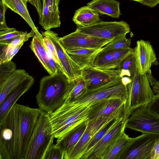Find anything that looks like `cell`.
Returning <instances> with one entry per match:
<instances>
[{"label": "cell", "instance_id": "4", "mask_svg": "<svg viewBox=\"0 0 159 159\" xmlns=\"http://www.w3.org/2000/svg\"><path fill=\"white\" fill-rule=\"evenodd\" d=\"M142 75L138 71L127 85V97L125 106L124 118L127 121L135 110L148 106L154 98V94L150 87L149 75Z\"/></svg>", "mask_w": 159, "mask_h": 159}, {"label": "cell", "instance_id": "17", "mask_svg": "<svg viewBox=\"0 0 159 159\" xmlns=\"http://www.w3.org/2000/svg\"><path fill=\"white\" fill-rule=\"evenodd\" d=\"M34 81V78L29 75L10 92L0 105V121L5 117L19 98L29 90Z\"/></svg>", "mask_w": 159, "mask_h": 159}, {"label": "cell", "instance_id": "20", "mask_svg": "<svg viewBox=\"0 0 159 159\" xmlns=\"http://www.w3.org/2000/svg\"><path fill=\"white\" fill-rule=\"evenodd\" d=\"M102 49V48H85L66 52L71 58L83 70L93 66L95 57Z\"/></svg>", "mask_w": 159, "mask_h": 159}, {"label": "cell", "instance_id": "14", "mask_svg": "<svg viewBox=\"0 0 159 159\" xmlns=\"http://www.w3.org/2000/svg\"><path fill=\"white\" fill-rule=\"evenodd\" d=\"M126 121L124 117L117 119L114 125L101 139L84 154L81 159H99L105 148L123 130L125 129Z\"/></svg>", "mask_w": 159, "mask_h": 159}, {"label": "cell", "instance_id": "34", "mask_svg": "<svg viewBox=\"0 0 159 159\" xmlns=\"http://www.w3.org/2000/svg\"><path fill=\"white\" fill-rule=\"evenodd\" d=\"M43 44L46 49L51 54L52 57L58 65L60 70L64 73L58 57L55 47L52 40L46 36H43Z\"/></svg>", "mask_w": 159, "mask_h": 159}, {"label": "cell", "instance_id": "26", "mask_svg": "<svg viewBox=\"0 0 159 159\" xmlns=\"http://www.w3.org/2000/svg\"><path fill=\"white\" fill-rule=\"evenodd\" d=\"M30 47L44 68L50 75L53 74L49 62L47 51L36 35L33 36Z\"/></svg>", "mask_w": 159, "mask_h": 159}, {"label": "cell", "instance_id": "16", "mask_svg": "<svg viewBox=\"0 0 159 159\" xmlns=\"http://www.w3.org/2000/svg\"><path fill=\"white\" fill-rule=\"evenodd\" d=\"M60 0H44L39 23L45 30L60 27L61 22L59 5Z\"/></svg>", "mask_w": 159, "mask_h": 159}, {"label": "cell", "instance_id": "3", "mask_svg": "<svg viewBox=\"0 0 159 159\" xmlns=\"http://www.w3.org/2000/svg\"><path fill=\"white\" fill-rule=\"evenodd\" d=\"M0 159H19L20 134L16 103L0 121Z\"/></svg>", "mask_w": 159, "mask_h": 159}, {"label": "cell", "instance_id": "11", "mask_svg": "<svg viewBox=\"0 0 159 159\" xmlns=\"http://www.w3.org/2000/svg\"><path fill=\"white\" fill-rule=\"evenodd\" d=\"M43 36L49 37L53 43L64 73L70 80L81 75L82 70L69 57L59 40L58 34L50 30L41 31Z\"/></svg>", "mask_w": 159, "mask_h": 159}, {"label": "cell", "instance_id": "19", "mask_svg": "<svg viewBox=\"0 0 159 159\" xmlns=\"http://www.w3.org/2000/svg\"><path fill=\"white\" fill-rule=\"evenodd\" d=\"M4 4L12 11L20 16L26 22L43 43V37L38 31L29 12L26 0H1Z\"/></svg>", "mask_w": 159, "mask_h": 159}, {"label": "cell", "instance_id": "31", "mask_svg": "<svg viewBox=\"0 0 159 159\" xmlns=\"http://www.w3.org/2000/svg\"><path fill=\"white\" fill-rule=\"evenodd\" d=\"M16 30L14 28H9L0 30V45H7L17 37L27 33Z\"/></svg>", "mask_w": 159, "mask_h": 159}, {"label": "cell", "instance_id": "25", "mask_svg": "<svg viewBox=\"0 0 159 159\" xmlns=\"http://www.w3.org/2000/svg\"><path fill=\"white\" fill-rule=\"evenodd\" d=\"M116 69L118 70L120 76L122 78H130L138 71L135 48L122 60Z\"/></svg>", "mask_w": 159, "mask_h": 159}, {"label": "cell", "instance_id": "44", "mask_svg": "<svg viewBox=\"0 0 159 159\" xmlns=\"http://www.w3.org/2000/svg\"><path fill=\"white\" fill-rule=\"evenodd\" d=\"M42 0V2H43L44 1V0Z\"/></svg>", "mask_w": 159, "mask_h": 159}, {"label": "cell", "instance_id": "10", "mask_svg": "<svg viewBox=\"0 0 159 159\" xmlns=\"http://www.w3.org/2000/svg\"><path fill=\"white\" fill-rule=\"evenodd\" d=\"M59 40L66 51L85 49H100L112 40L92 36L75 31L63 37Z\"/></svg>", "mask_w": 159, "mask_h": 159}, {"label": "cell", "instance_id": "23", "mask_svg": "<svg viewBox=\"0 0 159 159\" xmlns=\"http://www.w3.org/2000/svg\"><path fill=\"white\" fill-rule=\"evenodd\" d=\"M87 122L77 129L72 131L64 137L57 139L56 145L62 151L65 155L70 151L77 143L88 126Z\"/></svg>", "mask_w": 159, "mask_h": 159}, {"label": "cell", "instance_id": "43", "mask_svg": "<svg viewBox=\"0 0 159 159\" xmlns=\"http://www.w3.org/2000/svg\"><path fill=\"white\" fill-rule=\"evenodd\" d=\"M26 1H27L28 2H29V0H26Z\"/></svg>", "mask_w": 159, "mask_h": 159}, {"label": "cell", "instance_id": "13", "mask_svg": "<svg viewBox=\"0 0 159 159\" xmlns=\"http://www.w3.org/2000/svg\"><path fill=\"white\" fill-rule=\"evenodd\" d=\"M135 48L139 73L142 75L151 73V66L158 65V62L150 43L142 39L138 40Z\"/></svg>", "mask_w": 159, "mask_h": 159}, {"label": "cell", "instance_id": "37", "mask_svg": "<svg viewBox=\"0 0 159 159\" xmlns=\"http://www.w3.org/2000/svg\"><path fill=\"white\" fill-rule=\"evenodd\" d=\"M8 8L1 0L0 1V30H2L8 28L7 25L5 18V14Z\"/></svg>", "mask_w": 159, "mask_h": 159}, {"label": "cell", "instance_id": "22", "mask_svg": "<svg viewBox=\"0 0 159 159\" xmlns=\"http://www.w3.org/2000/svg\"><path fill=\"white\" fill-rule=\"evenodd\" d=\"M72 20L77 27L89 26L101 21L98 13L87 6L75 11Z\"/></svg>", "mask_w": 159, "mask_h": 159}, {"label": "cell", "instance_id": "24", "mask_svg": "<svg viewBox=\"0 0 159 159\" xmlns=\"http://www.w3.org/2000/svg\"><path fill=\"white\" fill-rule=\"evenodd\" d=\"M29 75L24 69H16L0 84V105L10 92Z\"/></svg>", "mask_w": 159, "mask_h": 159}, {"label": "cell", "instance_id": "30", "mask_svg": "<svg viewBox=\"0 0 159 159\" xmlns=\"http://www.w3.org/2000/svg\"><path fill=\"white\" fill-rule=\"evenodd\" d=\"M75 81L74 84L66 101L74 100L87 91L85 81L81 75L75 79Z\"/></svg>", "mask_w": 159, "mask_h": 159}, {"label": "cell", "instance_id": "32", "mask_svg": "<svg viewBox=\"0 0 159 159\" xmlns=\"http://www.w3.org/2000/svg\"><path fill=\"white\" fill-rule=\"evenodd\" d=\"M117 119H116L112 122L105 125L94 135L87 144L83 156L94 146L101 139L114 125Z\"/></svg>", "mask_w": 159, "mask_h": 159}, {"label": "cell", "instance_id": "6", "mask_svg": "<svg viewBox=\"0 0 159 159\" xmlns=\"http://www.w3.org/2000/svg\"><path fill=\"white\" fill-rule=\"evenodd\" d=\"M19 118L20 134L19 159H25L27 149L41 110L16 103Z\"/></svg>", "mask_w": 159, "mask_h": 159}, {"label": "cell", "instance_id": "21", "mask_svg": "<svg viewBox=\"0 0 159 159\" xmlns=\"http://www.w3.org/2000/svg\"><path fill=\"white\" fill-rule=\"evenodd\" d=\"M120 4L114 0H92L87 5L98 13L118 18L120 15Z\"/></svg>", "mask_w": 159, "mask_h": 159}, {"label": "cell", "instance_id": "8", "mask_svg": "<svg viewBox=\"0 0 159 159\" xmlns=\"http://www.w3.org/2000/svg\"><path fill=\"white\" fill-rule=\"evenodd\" d=\"M126 128L142 133L159 134V116L147 106L142 107L131 113L126 121Z\"/></svg>", "mask_w": 159, "mask_h": 159}, {"label": "cell", "instance_id": "27", "mask_svg": "<svg viewBox=\"0 0 159 159\" xmlns=\"http://www.w3.org/2000/svg\"><path fill=\"white\" fill-rule=\"evenodd\" d=\"M126 100V99L119 97H113L108 101L105 106L93 117L91 120L112 113L120 106L125 104Z\"/></svg>", "mask_w": 159, "mask_h": 159}, {"label": "cell", "instance_id": "36", "mask_svg": "<svg viewBox=\"0 0 159 159\" xmlns=\"http://www.w3.org/2000/svg\"><path fill=\"white\" fill-rule=\"evenodd\" d=\"M23 44L24 43H22L8 50L6 52L3 58L0 61V63L11 60L13 57L18 52Z\"/></svg>", "mask_w": 159, "mask_h": 159}, {"label": "cell", "instance_id": "9", "mask_svg": "<svg viewBox=\"0 0 159 159\" xmlns=\"http://www.w3.org/2000/svg\"><path fill=\"white\" fill-rule=\"evenodd\" d=\"M159 134L147 133L130 138L122 159H150L151 153Z\"/></svg>", "mask_w": 159, "mask_h": 159}, {"label": "cell", "instance_id": "35", "mask_svg": "<svg viewBox=\"0 0 159 159\" xmlns=\"http://www.w3.org/2000/svg\"><path fill=\"white\" fill-rule=\"evenodd\" d=\"M64 154L56 144H52L46 151L43 159H64Z\"/></svg>", "mask_w": 159, "mask_h": 159}, {"label": "cell", "instance_id": "1", "mask_svg": "<svg viewBox=\"0 0 159 159\" xmlns=\"http://www.w3.org/2000/svg\"><path fill=\"white\" fill-rule=\"evenodd\" d=\"M75 82V79L70 80L60 70L42 78L36 96L39 108L48 113L55 111L66 101Z\"/></svg>", "mask_w": 159, "mask_h": 159}, {"label": "cell", "instance_id": "5", "mask_svg": "<svg viewBox=\"0 0 159 159\" xmlns=\"http://www.w3.org/2000/svg\"><path fill=\"white\" fill-rule=\"evenodd\" d=\"M54 138L49 113L41 110L25 159H43Z\"/></svg>", "mask_w": 159, "mask_h": 159}, {"label": "cell", "instance_id": "41", "mask_svg": "<svg viewBox=\"0 0 159 159\" xmlns=\"http://www.w3.org/2000/svg\"><path fill=\"white\" fill-rule=\"evenodd\" d=\"M150 76V84L152 87V89L153 92L156 94L159 93V81L155 80L152 75Z\"/></svg>", "mask_w": 159, "mask_h": 159}, {"label": "cell", "instance_id": "28", "mask_svg": "<svg viewBox=\"0 0 159 159\" xmlns=\"http://www.w3.org/2000/svg\"><path fill=\"white\" fill-rule=\"evenodd\" d=\"M131 43V39L123 35L113 40L102 48V50L112 51L129 48H130Z\"/></svg>", "mask_w": 159, "mask_h": 159}, {"label": "cell", "instance_id": "39", "mask_svg": "<svg viewBox=\"0 0 159 159\" xmlns=\"http://www.w3.org/2000/svg\"><path fill=\"white\" fill-rule=\"evenodd\" d=\"M150 159H159V138L156 140L153 146Z\"/></svg>", "mask_w": 159, "mask_h": 159}, {"label": "cell", "instance_id": "18", "mask_svg": "<svg viewBox=\"0 0 159 159\" xmlns=\"http://www.w3.org/2000/svg\"><path fill=\"white\" fill-rule=\"evenodd\" d=\"M123 130L105 148L99 159H122L130 137Z\"/></svg>", "mask_w": 159, "mask_h": 159}, {"label": "cell", "instance_id": "33", "mask_svg": "<svg viewBox=\"0 0 159 159\" xmlns=\"http://www.w3.org/2000/svg\"><path fill=\"white\" fill-rule=\"evenodd\" d=\"M16 64L11 60L0 63V84L16 70Z\"/></svg>", "mask_w": 159, "mask_h": 159}, {"label": "cell", "instance_id": "42", "mask_svg": "<svg viewBox=\"0 0 159 159\" xmlns=\"http://www.w3.org/2000/svg\"><path fill=\"white\" fill-rule=\"evenodd\" d=\"M29 2L30 3L36 8V10L37 9V0H29Z\"/></svg>", "mask_w": 159, "mask_h": 159}, {"label": "cell", "instance_id": "38", "mask_svg": "<svg viewBox=\"0 0 159 159\" xmlns=\"http://www.w3.org/2000/svg\"><path fill=\"white\" fill-rule=\"evenodd\" d=\"M147 107L151 111L159 116V93L154 95Z\"/></svg>", "mask_w": 159, "mask_h": 159}, {"label": "cell", "instance_id": "29", "mask_svg": "<svg viewBox=\"0 0 159 159\" xmlns=\"http://www.w3.org/2000/svg\"><path fill=\"white\" fill-rule=\"evenodd\" d=\"M35 35L34 31L32 30L29 33L27 32L24 34L17 37L7 45H0V59L2 60L6 52L8 50L20 44L24 43V42L28 41L30 37L34 36Z\"/></svg>", "mask_w": 159, "mask_h": 159}, {"label": "cell", "instance_id": "40", "mask_svg": "<svg viewBox=\"0 0 159 159\" xmlns=\"http://www.w3.org/2000/svg\"><path fill=\"white\" fill-rule=\"evenodd\" d=\"M137 1L150 7H154L159 4V0H131Z\"/></svg>", "mask_w": 159, "mask_h": 159}, {"label": "cell", "instance_id": "12", "mask_svg": "<svg viewBox=\"0 0 159 159\" xmlns=\"http://www.w3.org/2000/svg\"><path fill=\"white\" fill-rule=\"evenodd\" d=\"M81 75L87 90L102 86L120 77L117 69L103 70L93 66L82 70Z\"/></svg>", "mask_w": 159, "mask_h": 159}, {"label": "cell", "instance_id": "7", "mask_svg": "<svg viewBox=\"0 0 159 159\" xmlns=\"http://www.w3.org/2000/svg\"><path fill=\"white\" fill-rule=\"evenodd\" d=\"M76 31L92 36L113 40L130 32L126 22L100 21L89 26L77 27Z\"/></svg>", "mask_w": 159, "mask_h": 159}, {"label": "cell", "instance_id": "15", "mask_svg": "<svg viewBox=\"0 0 159 159\" xmlns=\"http://www.w3.org/2000/svg\"><path fill=\"white\" fill-rule=\"evenodd\" d=\"M133 49L129 48L112 51L102 50L95 57L93 66L103 70L116 69L122 60Z\"/></svg>", "mask_w": 159, "mask_h": 159}, {"label": "cell", "instance_id": "2", "mask_svg": "<svg viewBox=\"0 0 159 159\" xmlns=\"http://www.w3.org/2000/svg\"><path fill=\"white\" fill-rule=\"evenodd\" d=\"M55 138H61L89 121L93 116L89 107L82 109H71L64 104L49 113Z\"/></svg>", "mask_w": 159, "mask_h": 159}]
</instances>
